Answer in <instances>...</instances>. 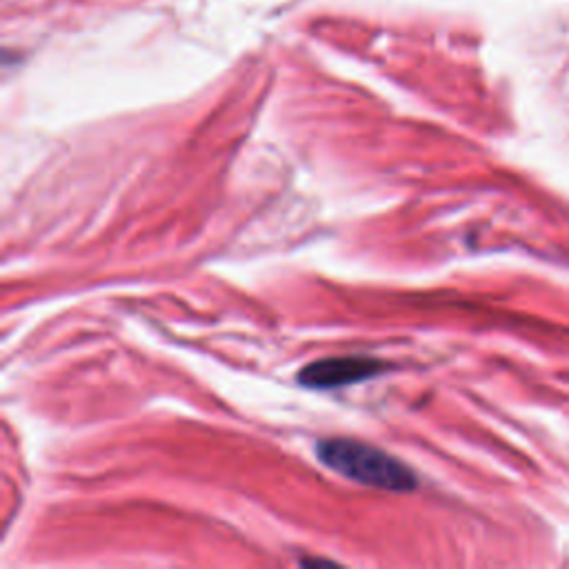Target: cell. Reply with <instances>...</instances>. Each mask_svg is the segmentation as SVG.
Listing matches in <instances>:
<instances>
[{"label":"cell","mask_w":569,"mask_h":569,"mask_svg":"<svg viewBox=\"0 0 569 569\" xmlns=\"http://www.w3.org/2000/svg\"><path fill=\"white\" fill-rule=\"evenodd\" d=\"M317 454L330 470L356 483L389 492H409L417 487L413 472L374 445L351 438H325L319 443Z\"/></svg>","instance_id":"cell-1"},{"label":"cell","mask_w":569,"mask_h":569,"mask_svg":"<svg viewBox=\"0 0 569 569\" xmlns=\"http://www.w3.org/2000/svg\"><path fill=\"white\" fill-rule=\"evenodd\" d=\"M385 370L381 360L363 358V356H343V358H325L317 360V363L307 366L300 370L298 381L307 387L317 389H334L351 383L368 381L372 376H379V372Z\"/></svg>","instance_id":"cell-2"}]
</instances>
